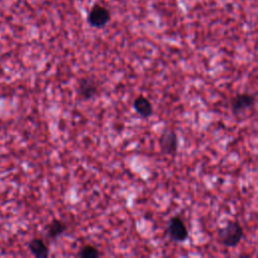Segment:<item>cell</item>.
<instances>
[{
    "label": "cell",
    "instance_id": "1",
    "mask_svg": "<svg viewBox=\"0 0 258 258\" xmlns=\"http://www.w3.org/2000/svg\"><path fill=\"white\" fill-rule=\"evenodd\" d=\"M243 235H244L243 228L239 223L234 221L229 222L225 227L221 228L218 231L219 240L226 247L237 246L241 242Z\"/></svg>",
    "mask_w": 258,
    "mask_h": 258
},
{
    "label": "cell",
    "instance_id": "7",
    "mask_svg": "<svg viewBox=\"0 0 258 258\" xmlns=\"http://www.w3.org/2000/svg\"><path fill=\"white\" fill-rule=\"evenodd\" d=\"M135 112L142 118H149L153 114V107L151 102L144 96H138L133 102Z\"/></svg>",
    "mask_w": 258,
    "mask_h": 258
},
{
    "label": "cell",
    "instance_id": "6",
    "mask_svg": "<svg viewBox=\"0 0 258 258\" xmlns=\"http://www.w3.org/2000/svg\"><path fill=\"white\" fill-rule=\"evenodd\" d=\"M98 85L92 78H83L78 85V96L83 101H89L98 94Z\"/></svg>",
    "mask_w": 258,
    "mask_h": 258
},
{
    "label": "cell",
    "instance_id": "2",
    "mask_svg": "<svg viewBox=\"0 0 258 258\" xmlns=\"http://www.w3.org/2000/svg\"><path fill=\"white\" fill-rule=\"evenodd\" d=\"M167 234L172 241L183 242L188 238V231L178 216H173L167 223Z\"/></svg>",
    "mask_w": 258,
    "mask_h": 258
},
{
    "label": "cell",
    "instance_id": "4",
    "mask_svg": "<svg viewBox=\"0 0 258 258\" xmlns=\"http://www.w3.org/2000/svg\"><path fill=\"white\" fill-rule=\"evenodd\" d=\"M110 20V12L107 8L101 5L94 6L88 15V22L92 27H104Z\"/></svg>",
    "mask_w": 258,
    "mask_h": 258
},
{
    "label": "cell",
    "instance_id": "8",
    "mask_svg": "<svg viewBox=\"0 0 258 258\" xmlns=\"http://www.w3.org/2000/svg\"><path fill=\"white\" fill-rule=\"evenodd\" d=\"M28 250L36 258H46L49 255L47 245L40 238L31 239L28 243Z\"/></svg>",
    "mask_w": 258,
    "mask_h": 258
},
{
    "label": "cell",
    "instance_id": "9",
    "mask_svg": "<svg viewBox=\"0 0 258 258\" xmlns=\"http://www.w3.org/2000/svg\"><path fill=\"white\" fill-rule=\"evenodd\" d=\"M67 229H68V227L64 222H62L61 220L54 219L47 225L46 235L49 239L55 240V239L59 238L61 235H63L66 233Z\"/></svg>",
    "mask_w": 258,
    "mask_h": 258
},
{
    "label": "cell",
    "instance_id": "10",
    "mask_svg": "<svg viewBox=\"0 0 258 258\" xmlns=\"http://www.w3.org/2000/svg\"><path fill=\"white\" fill-rule=\"evenodd\" d=\"M78 256L82 258H97L100 256V252L93 245H85L81 248Z\"/></svg>",
    "mask_w": 258,
    "mask_h": 258
},
{
    "label": "cell",
    "instance_id": "5",
    "mask_svg": "<svg viewBox=\"0 0 258 258\" xmlns=\"http://www.w3.org/2000/svg\"><path fill=\"white\" fill-rule=\"evenodd\" d=\"M255 97L254 95L243 93L237 94L231 99V109L234 114H240L255 105Z\"/></svg>",
    "mask_w": 258,
    "mask_h": 258
},
{
    "label": "cell",
    "instance_id": "3",
    "mask_svg": "<svg viewBox=\"0 0 258 258\" xmlns=\"http://www.w3.org/2000/svg\"><path fill=\"white\" fill-rule=\"evenodd\" d=\"M159 146L163 154L174 156L178 147V139L176 133L172 129L165 128L159 137Z\"/></svg>",
    "mask_w": 258,
    "mask_h": 258
}]
</instances>
